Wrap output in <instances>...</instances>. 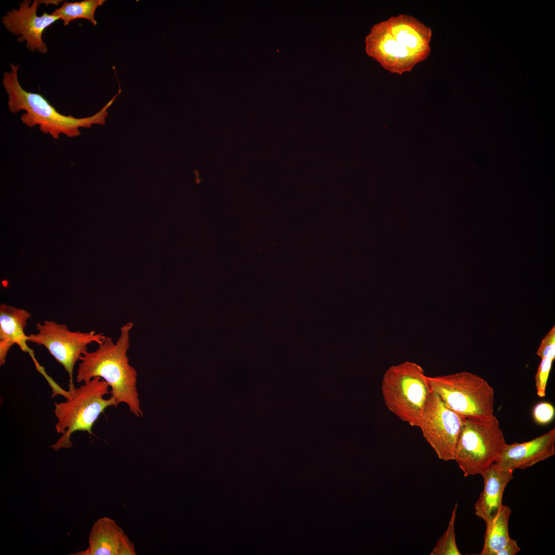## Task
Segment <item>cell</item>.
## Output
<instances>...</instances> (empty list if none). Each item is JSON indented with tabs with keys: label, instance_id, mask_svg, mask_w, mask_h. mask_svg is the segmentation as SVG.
I'll return each mask as SVG.
<instances>
[{
	"label": "cell",
	"instance_id": "d6986e66",
	"mask_svg": "<svg viewBox=\"0 0 555 555\" xmlns=\"http://www.w3.org/2000/svg\"><path fill=\"white\" fill-rule=\"evenodd\" d=\"M537 355L541 359H555V326L554 325L542 339L536 351Z\"/></svg>",
	"mask_w": 555,
	"mask_h": 555
},
{
	"label": "cell",
	"instance_id": "5bb4252c",
	"mask_svg": "<svg viewBox=\"0 0 555 555\" xmlns=\"http://www.w3.org/2000/svg\"><path fill=\"white\" fill-rule=\"evenodd\" d=\"M31 317L25 309L6 304L0 305V365L5 363L10 348L18 345L21 349L31 354L27 346L28 336L24 332L28 320Z\"/></svg>",
	"mask_w": 555,
	"mask_h": 555
},
{
	"label": "cell",
	"instance_id": "ba28073f",
	"mask_svg": "<svg viewBox=\"0 0 555 555\" xmlns=\"http://www.w3.org/2000/svg\"><path fill=\"white\" fill-rule=\"evenodd\" d=\"M37 332L28 335L27 341L45 346L55 360L68 374L69 389L75 387L73 372L80 357L87 351V346L95 342H102L106 336L95 330L89 332L73 331L64 324L46 320L35 326Z\"/></svg>",
	"mask_w": 555,
	"mask_h": 555
},
{
	"label": "cell",
	"instance_id": "e0dca14e",
	"mask_svg": "<svg viewBox=\"0 0 555 555\" xmlns=\"http://www.w3.org/2000/svg\"><path fill=\"white\" fill-rule=\"evenodd\" d=\"M458 504L456 503L452 511L447 528L438 540L430 555H460L456 545L455 533V521Z\"/></svg>",
	"mask_w": 555,
	"mask_h": 555
},
{
	"label": "cell",
	"instance_id": "52a82bcc",
	"mask_svg": "<svg viewBox=\"0 0 555 555\" xmlns=\"http://www.w3.org/2000/svg\"><path fill=\"white\" fill-rule=\"evenodd\" d=\"M506 445L495 416L486 419L465 418L454 460L465 476L481 475L498 460Z\"/></svg>",
	"mask_w": 555,
	"mask_h": 555
},
{
	"label": "cell",
	"instance_id": "2e32d148",
	"mask_svg": "<svg viewBox=\"0 0 555 555\" xmlns=\"http://www.w3.org/2000/svg\"><path fill=\"white\" fill-rule=\"evenodd\" d=\"M105 0H84L76 2H65L52 13L58 16L63 22L65 26L71 21L79 18L86 19L94 26L97 25L95 13L98 7L101 6Z\"/></svg>",
	"mask_w": 555,
	"mask_h": 555
},
{
	"label": "cell",
	"instance_id": "30bf717a",
	"mask_svg": "<svg viewBox=\"0 0 555 555\" xmlns=\"http://www.w3.org/2000/svg\"><path fill=\"white\" fill-rule=\"evenodd\" d=\"M40 1L24 0L19 3L18 9H13L2 17V22L6 29L15 36L20 35L17 42H26V47L32 52L41 53L48 51L42 35L44 30L60 20L52 13L44 12L39 16L37 10Z\"/></svg>",
	"mask_w": 555,
	"mask_h": 555
},
{
	"label": "cell",
	"instance_id": "8992f818",
	"mask_svg": "<svg viewBox=\"0 0 555 555\" xmlns=\"http://www.w3.org/2000/svg\"><path fill=\"white\" fill-rule=\"evenodd\" d=\"M431 391L450 409L465 418L493 416V388L481 377L468 372L427 376Z\"/></svg>",
	"mask_w": 555,
	"mask_h": 555
},
{
	"label": "cell",
	"instance_id": "7a4b0ae2",
	"mask_svg": "<svg viewBox=\"0 0 555 555\" xmlns=\"http://www.w3.org/2000/svg\"><path fill=\"white\" fill-rule=\"evenodd\" d=\"M133 323L127 322L120 328V336L115 343L106 337L93 351H86L80 357L76 376L78 383L96 377L103 379L111 388L110 393L117 404L124 403L136 416H143L137 383V373L127 357L130 346V332Z\"/></svg>",
	"mask_w": 555,
	"mask_h": 555
},
{
	"label": "cell",
	"instance_id": "8fae6325",
	"mask_svg": "<svg viewBox=\"0 0 555 555\" xmlns=\"http://www.w3.org/2000/svg\"><path fill=\"white\" fill-rule=\"evenodd\" d=\"M555 428L524 442L507 444L498 460L499 468L513 472L525 469L555 454Z\"/></svg>",
	"mask_w": 555,
	"mask_h": 555
},
{
	"label": "cell",
	"instance_id": "9a60e30c",
	"mask_svg": "<svg viewBox=\"0 0 555 555\" xmlns=\"http://www.w3.org/2000/svg\"><path fill=\"white\" fill-rule=\"evenodd\" d=\"M511 510L509 507L503 504L495 519L486 524L484 543L479 555H496L508 543V523Z\"/></svg>",
	"mask_w": 555,
	"mask_h": 555
},
{
	"label": "cell",
	"instance_id": "4fadbf2b",
	"mask_svg": "<svg viewBox=\"0 0 555 555\" xmlns=\"http://www.w3.org/2000/svg\"><path fill=\"white\" fill-rule=\"evenodd\" d=\"M513 472L497 467L494 464L481 475L484 488L474 505L475 514L486 524L493 521L502 506L504 490L513 478Z\"/></svg>",
	"mask_w": 555,
	"mask_h": 555
},
{
	"label": "cell",
	"instance_id": "ffe728a7",
	"mask_svg": "<svg viewBox=\"0 0 555 555\" xmlns=\"http://www.w3.org/2000/svg\"><path fill=\"white\" fill-rule=\"evenodd\" d=\"M533 416L536 423L547 424L552 421L554 416L553 406L547 402H541L535 405L533 410Z\"/></svg>",
	"mask_w": 555,
	"mask_h": 555
},
{
	"label": "cell",
	"instance_id": "6da1fadb",
	"mask_svg": "<svg viewBox=\"0 0 555 555\" xmlns=\"http://www.w3.org/2000/svg\"><path fill=\"white\" fill-rule=\"evenodd\" d=\"M431 36L430 27L417 18L398 14L372 27L365 51L386 70L401 75L428 58Z\"/></svg>",
	"mask_w": 555,
	"mask_h": 555
},
{
	"label": "cell",
	"instance_id": "5b68a950",
	"mask_svg": "<svg viewBox=\"0 0 555 555\" xmlns=\"http://www.w3.org/2000/svg\"><path fill=\"white\" fill-rule=\"evenodd\" d=\"M381 392L389 411L411 426L419 427L431 392L420 365L405 361L389 367L383 376Z\"/></svg>",
	"mask_w": 555,
	"mask_h": 555
},
{
	"label": "cell",
	"instance_id": "277c9868",
	"mask_svg": "<svg viewBox=\"0 0 555 555\" xmlns=\"http://www.w3.org/2000/svg\"><path fill=\"white\" fill-rule=\"evenodd\" d=\"M109 386L100 377L84 382L79 387L69 389L65 402L54 403V412L58 421L55 427L62 434L50 448L55 451L69 449L72 446L71 435L76 431H86L92 434V428L100 415L108 407L118 405L113 396H104L110 393Z\"/></svg>",
	"mask_w": 555,
	"mask_h": 555
},
{
	"label": "cell",
	"instance_id": "ac0fdd59",
	"mask_svg": "<svg viewBox=\"0 0 555 555\" xmlns=\"http://www.w3.org/2000/svg\"><path fill=\"white\" fill-rule=\"evenodd\" d=\"M553 361L547 358H542L538 367L535 376V383L536 394L541 398L546 396V385Z\"/></svg>",
	"mask_w": 555,
	"mask_h": 555
},
{
	"label": "cell",
	"instance_id": "44dd1931",
	"mask_svg": "<svg viewBox=\"0 0 555 555\" xmlns=\"http://www.w3.org/2000/svg\"><path fill=\"white\" fill-rule=\"evenodd\" d=\"M521 550L516 541L510 539L506 545L499 550L496 555H515Z\"/></svg>",
	"mask_w": 555,
	"mask_h": 555
},
{
	"label": "cell",
	"instance_id": "9c48e42d",
	"mask_svg": "<svg viewBox=\"0 0 555 555\" xmlns=\"http://www.w3.org/2000/svg\"><path fill=\"white\" fill-rule=\"evenodd\" d=\"M465 419L448 408L438 395L431 391L418 428L439 459L454 460Z\"/></svg>",
	"mask_w": 555,
	"mask_h": 555
},
{
	"label": "cell",
	"instance_id": "3957f363",
	"mask_svg": "<svg viewBox=\"0 0 555 555\" xmlns=\"http://www.w3.org/2000/svg\"><path fill=\"white\" fill-rule=\"evenodd\" d=\"M20 66L10 64L11 70L3 75L2 82L8 95L9 110L14 114L25 110L21 117L23 123L30 127L38 125L43 133L49 134L55 139H59L62 134L70 138L78 137L81 135L80 128H90L95 124H104L107 109L121 91L119 89L112 99L92 116L78 118L70 115H64L43 95L27 91L21 86L17 76Z\"/></svg>",
	"mask_w": 555,
	"mask_h": 555
},
{
	"label": "cell",
	"instance_id": "7c38bea8",
	"mask_svg": "<svg viewBox=\"0 0 555 555\" xmlns=\"http://www.w3.org/2000/svg\"><path fill=\"white\" fill-rule=\"evenodd\" d=\"M71 555H136L134 543L115 520L98 519L92 525L86 549Z\"/></svg>",
	"mask_w": 555,
	"mask_h": 555
}]
</instances>
